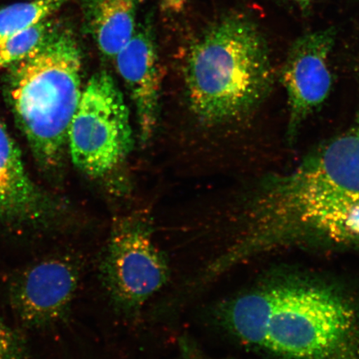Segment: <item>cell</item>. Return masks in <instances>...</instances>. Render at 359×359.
Segmentation results:
<instances>
[{"mask_svg":"<svg viewBox=\"0 0 359 359\" xmlns=\"http://www.w3.org/2000/svg\"><path fill=\"white\" fill-rule=\"evenodd\" d=\"M142 0H83L88 33L103 56L114 60L133 37Z\"/></svg>","mask_w":359,"mask_h":359,"instance_id":"obj_11","label":"cell"},{"mask_svg":"<svg viewBox=\"0 0 359 359\" xmlns=\"http://www.w3.org/2000/svg\"><path fill=\"white\" fill-rule=\"evenodd\" d=\"M98 273L107 299L118 316L132 320L167 285L170 267L157 246L146 217L121 219L101 254Z\"/></svg>","mask_w":359,"mask_h":359,"instance_id":"obj_5","label":"cell"},{"mask_svg":"<svg viewBox=\"0 0 359 359\" xmlns=\"http://www.w3.org/2000/svg\"><path fill=\"white\" fill-rule=\"evenodd\" d=\"M334 29L304 34L292 44L281 71L288 96V133L293 139L312 112L326 100L332 88L330 55L335 42Z\"/></svg>","mask_w":359,"mask_h":359,"instance_id":"obj_8","label":"cell"},{"mask_svg":"<svg viewBox=\"0 0 359 359\" xmlns=\"http://www.w3.org/2000/svg\"><path fill=\"white\" fill-rule=\"evenodd\" d=\"M161 4L165 11L177 13L185 6L186 0H161Z\"/></svg>","mask_w":359,"mask_h":359,"instance_id":"obj_16","label":"cell"},{"mask_svg":"<svg viewBox=\"0 0 359 359\" xmlns=\"http://www.w3.org/2000/svg\"><path fill=\"white\" fill-rule=\"evenodd\" d=\"M186 81L193 111L206 123L252 111L273 84L268 43L257 22L242 13L215 22L188 53Z\"/></svg>","mask_w":359,"mask_h":359,"instance_id":"obj_3","label":"cell"},{"mask_svg":"<svg viewBox=\"0 0 359 359\" xmlns=\"http://www.w3.org/2000/svg\"><path fill=\"white\" fill-rule=\"evenodd\" d=\"M82 53L71 30L51 27L24 60L11 65L7 97L13 116L46 170L60 165L82 96Z\"/></svg>","mask_w":359,"mask_h":359,"instance_id":"obj_4","label":"cell"},{"mask_svg":"<svg viewBox=\"0 0 359 359\" xmlns=\"http://www.w3.org/2000/svg\"><path fill=\"white\" fill-rule=\"evenodd\" d=\"M67 0H34L0 10V41L8 36L46 20Z\"/></svg>","mask_w":359,"mask_h":359,"instance_id":"obj_12","label":"cell"},{"mask_svg":"<svg viewBox=\"0 0 359 359\" xmlns=\"http://www.w3.org/2000/svg\"><path fill=\"white\" fill-rule=\"evenodd\" d=\"M217 324L280 359H359V307L339 287L289 276L260 282L215 305Z\"/></svg>","mask_w":359,"mask_h":359,"instance_id":"obj_2","label":"cell"},{"mask_svg":"<svg viewBox=\"0 0 359 359\" xmlns=\"http://www.w3.org/2000/svg\"><path fill=\"white\" fill-rule=\"evenodd\" d=\"M0 359H29L24 336L0 317Z\"/></svg>","mask_w":359,"mask_h":359,"instance_id":"obj_14","label":"cell"},{"mask_svg":"<svg viewBox=\"0 0 359 359\" xmlns=\"http://www.w3.org/2000/svg\"><path fill=\"white\" fill-rule=\"evenodd\" d=\"M60 213L29 176L19 147L0 121V223L46 228Z\"/></svg>","mask_w":359,"mask_h":359,"instance_id":"obj_9","label":"cell"},{"mask_svg":"<svg viewBox=\"0 0 359 359\" xmlns=\"http://www.w3.org/2000/svg\"><path fill=\"white\" fill-rule=\"evenodd\" d=\"M359 244V135L334 139L293 172L264 180L246 231L213 260L223 273L254 255L299 243Z\"/></svg>","mask_w":359,"mask_h":359,"instance_id":"obj_1","label":"cell"},{"mask_svg":"<svg viewBox=\"0 0 359 359\" xmlns=\"http://www.w3.org/2000/svg\"><path fill=\"white\" fill-rule=\"evenodd\" d=\"M83 276V264L71 254L36 260L13 275L8 299L20 324L47 330L69 317Z\"/></svg>","mask_w":359,"mask_h":359,"instance_id":"obj_7","label":"cell"},{"mask_svg":"<svg viewBox=\"0 0 359 359\" xmlns=\"http://www.w3.org/2000/svg\"><path fill=\"white\" fill-rule=\"evenodd\" d=\"M134 103L143 142L149 141L158 122L161 71L151 27L138 22L128 43L114 60Z\"/></svg>","mask_w":359,"mask_h":359,"instance_id":"obj_10","label":"cell"},{"mask_svg":"<svg viewBox=\"0 0 359 359\" xmlns=\"http://www.w3.org/2000/svg\"><path fill=\"white\" fill-rule=\"evenodd\" d=\"M48 20L40 22L0 41V69L24 60L42 43L53 26L52 22Z\"/></svg>","mask_w":359,"mask_h":359,"instance_id":"obj_13","label":"cell"},{"mask_svg":"<svg viewBox=\"0 0 359 359\" xmlns=\"http://www.w3.org/2000/svg\"><path fill=\"white\" fill-rule=\"evenodd\" d=\"M179 353L175 359H214L205 356L193 341L187 338L181 340Z\"/></svg>","mask_w":359,"mask_h":359,"instance_id":"obj_15","label":"cell"},{"mask_svg":"<svg viewBox=\"0 0 359 359\" xmlns=\"http://www.w3.org/2000/svg\"><path fill=\"white\" fill-rule=\"evenodd\" d=\"M356 133L359 135V116L358 118L357 131Z\"/></svg>","mask_w":359,"mask_h":359,"instance_id":"obj_18","label":"cell"},{"mask_svg":"<svg viewBox=\"0 0 359 359\" xmlns=\"http://www.w3.org/2000/svg\"><path fill=\"white\" fill-rule=\"evenodd\" d=\"M67 143L75 167L91 177L104 176L131 152L128 107L107 71L93 74L83 88Z\"/></svg>","mask_w":359,"mask_h":359,"instance_id":"obj_6","label":"cell"},{"mask_svg":"<svg viewBox=\"0 0 359 359\" xmlns=\"http://www.w3.org/2000/svg\"><path fill=\"white\" fill-rule=\"evenodd\" d=\"M278 1L297 4V6L305 7L311 4L313 0H278Z\"/></svg>","mask_w":359,"mask_h":359,"instance_id":"obj_17","label":"cell"}]
</instances>
